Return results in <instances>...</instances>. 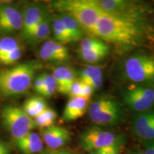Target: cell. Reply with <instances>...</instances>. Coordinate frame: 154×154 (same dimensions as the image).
Segmentation results:
<instances>
[{
    "label": "cell",
    "instance_id": "cell-1",
    "mask_svg": "<svg viewBox=\"0 0 154 154\" xmlns=\"http://www.w3.org/2000/svg\"><path fill=\"white\" fill-rule=\"evenodd\" d=\"M95 37L127 54L154 40V28L149 19L127 18L103 14L99 18Z\"/></svg>",
    "mask_w": 154,
    "mask_h": 154
},
{
    "label": "cell",
    "instance_id": "cell-2",
    "mask_svg": "<svg viewBox=\"0 0 154 154\" xmlns=\"http://www.w3.org/2000/svg\"><path fill=\"white\" fill-rule=\"evenodd\" d=\"M116 72L117 79L124 84L154 83V55L141 50L127 54Z\"/></svg>",
    "mask_w": 154,
    "mask_h": 154
},
{
    "label": "cell",
    "instance_id": "cell-3",
    "mask_svg": "<svg viewBox=\"0 0 154 154\" xmlns=\"http://www.w3.org/2000/svg\"><path fill=\"white\" fill-rule=\"evenodd\" d=\"M38 66V63L29 61L0 71V96L11 97L25 93L32 86Z\"/></svg>",
    "mask_w": 154,
    "mask_h": 154
},
{
    "label": "cell",
    "instance_id": "cell-4",
    "mask_svg": "<svg viewBox=\"0 0 154 154\" xmlns=\"http://www.w3.org/2000/svg\"><path fill=\"white\" fill-rule=\"evenodd\" d=\"M52 7L59 13L72 17L89 36L95 37V30L102 11L94 0H59L52 2Z\"/></svg>",
    "mask_w": 154,
    "mask_h": 154
},
{
    "label": "cell",
    "instance_id": "cell-5",
    "mask_svg": "<svg viewBox=\"0 0 154 154\" xmlns=\"http://www.w3.org/2000/svg\"><path fill=\"white\" fill-rule=\"evenodd\" d=\"M89 119L101 126H115L123 122L126 110L121 101L114 96L104 94L98 96L88 108Z\"/></svg>",
    "mask_w": 154,
    "mask_h": 154
},
{
    "label": "cell",
    "instance_id": "cell-6",
    "mask_svg": "<svg viewBox=\"0 0 154 154\" xmlns=\"http://www.w3.org/2000/svg\"><path fill=\"white\" fill-rule=\"evenodd\" d=\"M120 101L126 111L134 114L154 109V83L124 84Z\"/></svg>",
    "mask_w": 154,
    "mask_h": 154
},
{
    "label": "cell",
    "instance_id": "cell-7",
    "mask_svg": "<svg viewBox=\"0 0 154 154\" xmlns=\"http://www.w3.org/2000/svg\"><path fill=\"white\" fill-rule=\"evenodd\" d=\"M103 14L127 18L149 19L151 7L149 4L133 0H94Z\"/></svg>",
    "mask_w": 154,
    "mask_h": 154
},
{
    "label": "cell",
    "instance_id": "cell-8",
    "mask_svg": "<svg viewBox=\"0 0 154 154\" xmlns=\"http://www.w3.org/2000/svg\"><path fill=\"white\" fill-rule=\"evenodd\" d=\"M3 126L15 140L27 135L36 128L34 120L25 113L22 108L6 105L1 110Z\"/></svg>",
    "mask_w": 154,
    "mask_h": 154
},
{
    "label": "cell",
    "instance_id": "cell-9",
    "mask_svg": "<svg viewBox=\"0 0 154 154\" xmlns=\"http://www.w3.org/2000/svg\"><path fill=\"white\" fill-rule=\"evenodd\" d=\"M116 136L110 131L97 126H92L82 133L79 136V143L84 151L92 152L110 146Z\"/></svg>",
    "mask_w": 154,
    "mask_h": 154
},
{
    "label": "cell",
    "instance_id": "cell-10",
    "mask_svg": "<svg viewBox=\"0 0 154 154\" xmlns=\"http://www.w3.org/2000/svg\"><path fill=\"white\" fill-rule=\"evenodd\" d=\"M48 11L45 4L42 2H32L25 6L22 12L23 26L21 30V36L25 42L27 41Z\"/></svg>",
    "mask_w": 154,
    "mask_h": 154
},
{
    "label": "cell",
    "instance_id": "cell-11",
    "mask_svg": "<svg viewBox=\"0 0 154 154\" xmlns=\"http://www.w3.org/2000/svg\"><path fill=\"white\" fill-rule=\"evenodd\" d=\"M132 134L141 142L154 140V109L134 114L131 122Z\"/></svg>",
    "mask_w": 154,
    "mask_h": 154
},
{
    "label": "cell",
    "instance_id": "cell-12",
    "mask_svg": "<svg viewBox=\"0 0 154 154\" xmlns=\"http://www.w3.org/2000/svg\"><path fill=\"white\" fill-rule=\"evenodd\" d=\"M22 13L11 4L0 5V32L7 34L22 30Z\"/></svg>",
    "mask_w": 154,
    "mask_h": 154
},
{
    "label": "cell",
    "instance_id": "cell-13",
    "mask_svg": "<svg viewBox=\"0 0 154 154\" xmlns=\"http://www.w3.org/2000/svg\"><path fill=\"white\" fill-rule=\"evenodd\" d=\"M41 137L49 149H59L70 141L72 134L64 127L54 125L49 128L42 129Z\"/></svg>",
    "mask_w": 154,
    "mask_h": 154
},
{
    "label": "cell",
    "instance_id": "cell-14",
    "mask_svg": "<svg viewBox=\"0 0 154 154\" xmlns=\"http://www.w3.org/2000/svg\"><path fill=\"white\" fill-rule=\"evenodd\" d=\"M89 100L82 97L71 98L63 109L61 121L70 122L82 118L88 111Z\"/></svg>",
    "mask_w": 154,
    "mask_h": 154
},
{
    "label": "cell",
    "instance_id": "cell-15",
    "mask_svg": "<svg viewBox=\"0 0 154 154\" xmlns=\"http://www.w3.org/2000/svg\"><path fill=\"white\" fill-rule=\"evenodd\" d=\"M52 76L57 83V91L63 95H69L73 83L78 79L76 71L72 67L66 66L55 67Z\"/></svg>",
    "mask_w": 154,
    "mask_h": 154
},
{
    "label": "cell",
    "instance_id": "cell-16",
    "mask_svg": "<svg viewBox=\"0 0 154 154\" xmlns=\"http://www.w3.org/2000/svg\"><path fill=\"white\" fill-rule=\"evenodd\" d=\"M16 145L22 154H35L43 149V140L39 135L30 132L24 137L16 140Z\"/></svg>",
    "mask_w": 154,
    "mask_h": 154
},
{
    "label": "cell",
    "instance_id": "cell-17",
    "mask_svg": "<svg viewBox=\"0 0 154 154\" xmlns=\"http://www.w3.org/2000/svg\"><path fill=\"white\" fill-rule=\"evenodd\" d=\"M53 17L51 13L48 11L42 19L41 22L31 34L29 38L26 42V43L32 46H34L47 39L51 32V28L52 27Z\"/></svg>",
    "mask_w": 154,
    "mask_h": 154
},
{
    "label": "cell",
    "instance_id": "cell-18",
    "mask_svg": "<svg viewBox=\"0 0 154 154\" xmlns=\"http://www.w3.org/2000/svg\"><path fill=\"white\" fill-rule=\"evenodd\" d=\"M110 46L106 44L103 47L94 48V49H78L77 54L81 60L92 64V63H97L105 59L110 54Z\"/></svg>",
    "mask_w": 154,
    "mask_h": 154
},
{
    "label": "cell",
    "instance_id": "cell-19",
    "mask_svg": "<svg viewBox=\"0 0 154 154\" xmlns=\"http://www.w3.org/2000/svg\"><path fill=\"white\" fill-rule=\"evenodd\" d=\"M49 108L47 101L42 96H33L24 102L22 109L31 118L34 119Z\"/></svg>",
    "mask_w": 154,
    "mask_h": 154
},
{
    "label": "cell",
    "instance_id": "cell-20",
    "mask_svg": "<svg viewBox=\"0 0 154 154\" xmlns=\"http://www.w3.org/2000/svg\"><path fill=\"white\" fill-rule=\"evenodd\" d=\"M42 48L47 50L54 56L59 63H66L70 61V54L67 47L63 44L58 43L54 40H49L44 42Z\"/></svg>",
    "mask_w": 154,
    "mask_h": 154
},
{
    "label": "cell",
    "instance_id": "cell-21",
    "mask_svg": "<svg viewBox=\"0 0 154 154\" xmlns=\"http://www.w3.org/2000/svg\"><path fill=\"white\" fill-rule=\"evenodd\" d=\"M59 14L60 15L61 19H62L63 24L66 26L67 32H69V36H70L72 40V42H76L83 39L85 32L83 30L80 24L77 22V21L75 20L70 15L67 14L59 13Z\"/></svg>",
    "mask_w": 154,
    "mask_h": 154
},
{
    "label": "cell",
    "instance_id": "cell-22",
    "mask_svg": "<svg viewBox=\"0 0 154 154\" xmlns=\"http://www.w3.org/2000/svg\"><path fill=\"white\" fill-rule=\"evenodd\" d=\"M52 32L54 35V41L61 44H66L72 42V38L67 32L66 26L58 14L53 17Z\"/></svg>",
    "mask_w": 154,
    "mask_h": 154
},
{
    "label": "cell",
    "instance_id": "cell-23",
    "mask_svg": "<svg viewBox=\"0 0 154 154\" xmlns=\"http://www.w3.org/2000/svg\"><path fill=\"white\" fill-rule=\"evenodd\" d=\"M57 119V113L54 109L48 108L46 111L34 119L36 126L41 129L54 126Z\"/></svg>",
    "mask_w": 154,
    "mask_h": 154
},
{
    "label": "cell",
    "instance_id": "cell-24",
    "mask_svg": "<svg viewBox=\"0 0 154 154\" xmlns=\"http://www.w3.org/2000/svg\"><path fill=\"white\" fill-rule=\"evenodd\" d=\"M43 78L44 86L41 96L44 97H51L58 90V85L54 76L51 74L44 72L42 74Z\"/></svg>",
    "mask_w": 154,
    "mask_h": 154
},
{
    "label": "cell",
    "instance_id": "cell-25",
    "mask_svg": "<svg viewBox=\"0 0 154 154\" xmlns=\"http://www.w3.org/2000/svg\"><path fill=\"white\" fill-rule=\"evenodd\" d=\"M103 69L101 66L89 65V66L82 69L77 74H78V79L80 80L82 82H84L85 81L103 75Z\"/></svg>",
    "mask_w": 154,
    "mask_h": 154
},
{
    "label": "cell",
    "instance_id": "cell-26",
    "mask_svg": "<svg viewBox=\"0 0 154 154\" xmlns=\"http://www.w3.org/2000/svg\"><path fill=\"white\" fill-rule=\"evenodd\" d=\"M18 41L12 37H4L0 39V58L7 55L19 47Z\"/></svg>",
    "mask_w": 154,
    "mask_h": 154
},
{
    "label": "cell",
    "instance_id": "cell-27",
    "mask_svg": "<svg viewBox=\"0 0 154 154\" xmlns=\"http://www.w3.org/2000/svg\"><path fill=\"white\" fill-rule=\"evenodd\" d=\"M23 55V48L21 46L17 47L11 52L0 58V63L6 66H11L17 63V61L22 57Z\"/></svg>",
    "mask_w": 154,
    "mask_h": 154
},
{
    "label": "cell",
    "instance_id": "cell-28",
    "mask_svg": "<svg viewBox=\"0 0 154 154\" xmlns=\"http://www.w3.org/2000/svg\"><path fill=\"white\" fill-rule=\"evenodd\" d=\"M105 42L101 41L99 38L94 37V36H88V37H85L83 39L81 40L79 44V47L78 49H94V48H99L105 46Z\"/></svg>",
    "mask_w": 154,
    "mask_h": 154
},
{
    "label": "cell",
    "instance_id": "cell-29",
    "mask_svg": "<svg viewBox=\"0 0 154 154\" xmlns=\"http://www.w3.org/2000/svg\"><path fill=\"white\" fill-rule=\"evenodd\" d=\"M127 141L125 135H119L111 145V154H121L124 151Z\"/></svg>",
    "mask_w": 154,
    "mask_h": 154
},
{
    "label": "cell",
    "instance_id": "cell-30",
    "mask_svg": "<svg viewBox=\"0 0 154 154\" xmlns=\"http://www.w3.org/2000/svg\"><path fill=\"white\" fill-rule=\"evenodd\" d=\"M83 86V83L79 80L78 79L73 83L72 87L70 88L69 91V96L71 98H75V97H79L81 95V92H82Z\"/></svg>",
    "mask_w": 154,
    "mask_h": 154
},
{
    "label": "cell",
    "instance_id": "cell-31",
    "mask_svg": "<svg viewBox=\"0 0 154 154\" xmlns=\"http://www.w3.org/2000/svg\"><path fill=\"white\" fill-rule=\"evenodd\" d=\"M83 84H87V85L91 86L94 90L99 89L103 85V75H101V76L96 77V78L91 79L85 82H82Z\"/></svg>",
    "mask_w": 154,
    "mask_h": 154
},
{
    "label": "cell",
    "instance_id": "cell-32",
    "mask_svg": "<svg viewBox=\"0 0 154 154\" xmlns=\"http://www.w3.org/2000/svg\"><path fill=\"white\" fill-rule=\"evenodd\" d=\"M38 56L44 61H49V62L51 63H59L54 56L51 54L47 50L43 49V48H41V49L38 51Z\"/></svg>",
    "mask_w": 154,
    "mask_h": 154
},
{
    "label": "cell",
    "instance_id": "cell-33",
    "mask_svg": "<svg viewBox=\"0 0 154 154\" xmlns=\"http://www.w3.org/2000/svg\"><path fill=\"white\" fill-rule=\"evenodd\" d=\"M94 91H95V90H94V88L91 87V86H88V85H87V84H83V86H82V92H81L80 97H82V98H84V99L90 100L91 96L93 95Z\"/></svg>",
    "mask_w": 154,
    "mask_h": 154
},
{
    "label": "cell",
    "instance_id": "cell-34",
    "mask_svg": "<svg viewBox=\"0 0 154 154\" xmlns=\"http://www.w3.org/2000/svg\"><path fill=\"white\" fill-rule=\"evenodd\" d=\"M44 86V82H43V78H42V74L38 75L36 77L35 80L34 82V90L35 91L36 93H37L39 95H41V93L43 89Z\"/></svg>",
    "mask_w": 154,
    "mask_h": 154
},
{
    "label": "cell",
    "instance_id": "cell-35",
    "mask_svg": "<svg viewBox=\"0 0 154 154\" xmlns=\"http://www.w3.org/2000/svg\"><path fill=\"white\" fill-rule=\"evenodd\" d=\"M142 144L143 146L144 154H154V140L142 142Z\"/></svg>",
    "mask_w": 154,
    "mask_h": 154
},
{
    "label": "cell",
    "instance_id": "cell-36",
    "mask_svg": "<svg viewBox=\"0 0 154 154\" xmlns=\"http://www.w3.org/2000/svg\"><path fill=\"white\" fill-rule=\"evenodd\" d=\"M111 145L106 146V147L102 148V149L90 152V154H111Z\"/></svg>",
    "mask_w": 154,
    "mask_h": 154
},
{
    "label": "cell",
    "instance_id": "cell-37",
    "mask_svg": "<svg viewBox=\"0 0 154 154\" xmlns=\"http://www.w3.org/2000/svg\"><path fill=\"white\" fill-rule=\"evenodd\" d=\"M0 154H9L8 146L2 139H0Z\"/></svg>",
    "mask_w": 154,
    "mask_h": 154
},
{
    "label": "cell",
    "instance_id": "cell-38",
    "mask_svg": "<svg viewBox=\"0 0 154 154\" xmlns=\"http://www.w3.org/2000/svg\"><path fill=\"white\" fill-rule=\"evenodd\" d=\"M129 154H144V153L143 151H139V150H135V151H131Z\"/></svg>",
    "mask_w": 154,
    "mask_h": 154
},
{
    "label": "cell",
    "instance_id": "cell-39",
    "mask_svg": "<svg viewBox=\"0 0 154 154\" xmlns=\"http://www.w3.org/2000/svg\"><path fill=\"white\" fill-rule=\"evenodd\" d=\"M55 154H72L70 152L68 151H65V150H63V151H59L56 153Z\"/></svg>",
    "mask_w": 154,
    "mask_h": 154
}]
</instances>
